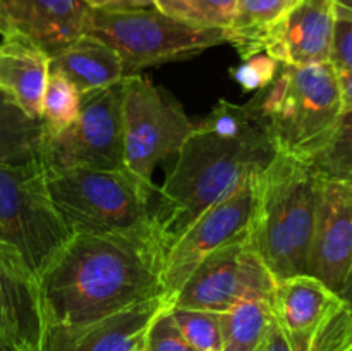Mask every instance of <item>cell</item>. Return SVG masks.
<instances>
[{"label": "cell", "mask_w": 352, "mask_h": 351, "mask_svg": "<svg viewBox=\"0 0 352 351\" xmlns=\"http://www.w3.org/2000/svg\"><path fill=\"white\" fill-rule=\"evenodd\" d=\"M278 67H280V62L270 57L267 52H260V54L244 58L237 67L230 69V76L246 92H261L274 81Z\"/></svg>", "instance_id": "obj_29"}, {"label": "cell", "mask_w": 352, "mask_h": 351, "mask_svg": "<svg viewBox=\"0 0 352 351\" xmlns=\"http://www.w3.org/2000/svg\"><path fill=\"white\" fill-rule=\"evenodd\" d=\"M237 0H155V9L175 21L205 30H227Z\"/></svg>", "instance_id": "obj_24"}, {"label": "cell", "mask_w": 352, "mask_h": 351, "mask_svg": "<svg viewBox=\"0 0 352 351\" xmlns=\"http://www.w3.org/2000/svg\"><path fill=\"white\" fill-rule=\"evenodd\" d=\"M344 351H352V344H351L349 348H346V350H344Z\"/></svg>", "instance_id": "obj_36"}, {"label": "cell", "mask_w": 352, "mask_h": 351, "mask_svg": "<svg viewBox=\"0 0 352 351\" xmlns=\"http://www.w3.org/2000/svg\"><path fill=\"white\" fill-rule=\"evenodd\" d=\"M50 55L24 38L9 34L0 41V92L26 116L41 123Z\"/></svg>", "instance_id": "obj_18"}, {"label": "cell", "mask_w": 352, "mask_h": 351, "mask_svg": "<svg viewBox=\"0 0 352 351\" xmlns=\"http://www.w3.org/2000/svg\"><path fill=\"white\" fill-rule=\"evenodd\" d=\"M50 71L67 78L81 95L119 85L126 78L119 54L89 34L78 38L52 55Z\"/></svg>", "instance_id": "obj_19"}, {"label": "cell", "mask_w": 352, "mask_h": 351, "mask_svg": "<svg viewBox=\"0 0 352 351\" xmlns=\"http://www.w3.org/2000/svg\"><path fill=\"white\" fill-rule=\"evenodd\" d=\"M81 109V93L74 85L58 72L50 71L45 86L41 126L43 136L62 133L76 123Z\"/></svg>", "instance_id": "obj_23"}, {"label": "cell", "mask_w": 352, "mask_h": 351, "mask_svg": "<svg viewBox=\"0 0 352 351\" xmlns=\"http://www.w3.org/2000/svg\"><path fill=\"white\" fill-rule=\"evenodd\" d=\"M258 174L251 176L226 198L206 209L165 253L162 286L164 298L172 305L186 279L208 255L250 233L256 203Z\"/></svg>", "instance_id": "obj_11"}, {"label": "cell", "mask_w": 352, "mask_h": 351, "mask_svg": "<svg viewBox=\"0 0 352 351\" xmlns=\"http://www.w3.org/2000/svg\"><path fill=\"white\" fill-rule=\"evenodd\" d=\"M318 174L352 181V112H344L332 140L311 160Z\"/></svg>", "instance_id": "obj_27"}, {"label": "cell", "mask_w": 352, "mask_h": 351, "mask_svg": "<svg viewBox=\"0 0 352 351\" xmlns=\"http://www.w3.org/2000/svg\"><path fill=\"white\" fill-rule=\"evenodd\" d=\"M336 3H337V6L346 7V9L352 10V0H336Z\"/></svg>", "instance_id": "obj_35"}, {"label": "cell", "mask_w": 352, "mask_h": 351, "mask_svg": "<svg viewBox=\"0 0 352 351\" xmlns=\"http://www.w3.org/2000/svg\"><path fill=\"white\" fill-rule=\"evenodd\" d=\"M299 0H237L227 43L232 45L239 57L248 58L263 52V43L272 28L298 3Z\"/></svg>", "instance_id": "obj_20"}, {"label": "cell", "mask_w": 352, "mask_h": 351, "mask_svg": "<svg viewBox=\"0 0 352 351\" xmlns=\"http://www.w3.org/2000/svg\"><path fill=\"white\" fill-rule=\"evenodd\" d=\"M336 16V0H299L267 34L263 52L289 65L330 62Z\"/></svg>", "instance_id": "obj_16"}, {"label": "cell", "mask_w": 352, "mask_h": 351, "mask_svg": "<svg viewBox=\"0 0 352 351\" xmlns=\"http://www.w3.org/2000/svg\"><path fill=\"white\" fill-rule=\"evenodd\" d=\"M195 124L181 103L141 74L122 79L124 165L153 182L162 160L175 155Z\"/></svg>", "instance_id": "obj_8"}, {"label": "cell", "mask_w": 352, "mask_h": 351, "mask_svg": "<svg viewBox=\"0 0 352 351\" xmlns=\"http://www.w3.org/2000/svg\"><path fill=\"white\" fill-rule=\"evenodd\" d=\"M0 34H2V36H6L7 34V26H6V21H3V16H2V9H0Z\"/></svg>", "instance_id": "obj_34"}, {"label": "cell", "mask_w": 352, "mask_h": 351, "mask_svg": "<svg viewBox=\"0 0 352 351\" xmlns=\"http://www.w3.org/2000/svg\"><path fill=\"white\" fill-rule=\"evenodd\" d=\"M45 169L124 167L122 81L81 95L76 123L54 136H41Z\"/></svg>", "instance_id": "obj_9"}, {"label": "cell", "mask_w": 352, "mask_h": 351, "mask_svg": "<svg viewBox=\"0 0 352 351\" xmlns=\"http://www.w3.org/2000/svg\"><path fill=\"white\" fill-rule=\"evenodd\" d=\"M272 313L294 351H311L327 323L347 305L346 299L311 274L275 281Z\"/></svg>", "instance_id": "obj_14"}, {"label": "cell", "mask_w": 352, "mask_h": 351, "mask_svg": "<svg viewBox=\"0 0 352 351\" xmlns=\"http://www.w3.org/2000/svg\"><path fill=\"white\" fill-rule=\"evenodd\" d=\"M340 296H342V298L346 299V301L352 306V270L349 274V279H347V282H346V288H344L342 295H340Z\"/></svg>", "instance_id": "obj_33"}, {"label": "cell", "mask_w": 352, "mask_h": 351, "mask_svg": "<svg viewBox=\"0 0 352 351\" xmlns=\"http://www.w3.org/2000/svg\"><path fill=\"white\" fill-rule=\"evenodd\" d=\"M318 181L311 162L282 151L258 174L248 241L275 281L308 274Z\"/></svg>", "instance_id": "obj_3"}, {"label": "cell", "mask_w": 352, "mask_h": 351, "mask_svg": "<svg viewBox=\"0 0 352 351\" xmlns=\"http://www.w3.org/2000/svg\"><path fill=\"white\" fill-rule=\"evenodd\" d=\"M172 305H164L153 317L144 336V351H196L186 341L170 312Z\"/></svg>", "instance_id": "obj_28"}, {"label": "cell", "mask_w": 352, "mask_h": 351, "mask_svg": "<svg viewBox=\"0 0 352 351\" xmlns=\"http://www.w3.org/2000/svg\"><path fill=\"white\" fill-rule=\"evenodd\" d=\"M71 236L48 191L40 153L0 165V240L19 251L36 279Z\"/></svg>", "instance_id": "obj_6"}, {"label": "cell", "mask_w": 352, "mask_h": 351, "mask_svg": "<svg viewBox=\"0 0 352 351\" xmlns=\"http://www.w3.org/2000/svg\"><path fill=\"white\" fill-rule=\"evenodd\" d=\"M275 153L253 98L244 105L219 100L195 124L158 188L155 224L167 250L206 209L260 174Z\"/></svg>", "instance_id": "obj_2"}, {"label": "cell", "mask_w": 352, "mask_h": 351, "mask_svg": "<svg viewBox=\"0 0 352 351\" xmlns=\"http://www.w3.org/2000/svg\"><path fill=\"white\" fill-rule=\"evenodd\" d=\"M344 112H352V71H337Z\"/></svg>", "instance_id": "obj_32"}, {"label": "cell", "mask_w": 352, "mask_h": 351, "mask_svg": "<svg viewBox=\"0 0 352 351\" xmlns=\"http://www.w3.org/2000/svg\"><path fill=\"white\" fill-rule=\"evenodd\" d=\"M43 126L0 92V165L21 164L40 153Z\"/></svg>", "instance_id": "obj_22"}, {"label": "cell", "mask_w": 352, "mask_h": 351, "mask_svg": "<svg viewBox=\"0 0 352 351\" xmlns=\"http://www.w3.org/2000/svg\"><path fill=\"white\" fill-rule=\"evenodd\" d=\"M258 351H265V344H263V346H261V348H260V350H258Z\"/></svg>", "instance_id": "obj_37"}, {"label": "cell", "mask_w": 352, "mask_h": 351, "mask_svg": "<svg viewBox=\"0 0 352 351\" xmlns=\"http://www.w3.org/2000/svg\"><path fill=\"white\" fill-rule=\"evenodd\" d=\"M352 270V181L320 174L308 274L342 295Z\"/></svg>", "instance_id": "obj_12"}, {"label": "cell", "mask_w": 352, "mask_h": 351, "mask_svg": "<svg viewBox=\"0 0 352 351\" xmlns=\"http://www.w3.org/2000/svg\"><path fill=\"white\" fill-rule=\"evenodd\" d=\"M253 100L275 150L308 162L329 145L344 114L330 62L280 64L274 81Z\"/></svg>", "instance_id": "obj_4"}, {"label": "cell", "mask_w": 352, "mask_h": 351, "mask_svg": "<svg viewBox=\"0 0 352 351\" xmlns=\"http://www.w3.org/2000/svg\"><path fill=\"white\" fill-rule=\"evenodd\" d=\"M0 351H7V350H2V348H0Z\"/></svg>", "instance_id": "obj_38"}, {"label": "cell", "mask_w": 352, "mask_h": 351, "mask_svg": "<svg viewBox=\"0 0 352 351\" xmlns=\"http://www.w3.org/2000/svg\"><path fill=\"white\" fill-rule=\"evenodd\" d=\"M112 47L124 64V76L140 74L155 65L199 55L206 48L227 43L226 30H205L175 21L155 7L129 10L93 9L88 28Z\"/></svg>", "instance_id": "obj_7"}, {"label": "cell", "mask_w": 352, "mask_h": 351, "mask_svg": "<svg viewBox=\"0 0 352 351\" xmlns=\"http://www.w3.org/2000/svg\"><path fill=\"white\" fill-rule=\"evenodd\" d=\"M167 246L157 224L117 233H76L38 277L45 323L95 322L164 296Z\"/></svg>", "instance_id": "obj_1"}, {"label": "cell", "mask_w": 352, "mask_h": 351, "mask_svg": "<svg viewBox=\"0 0 352 351\" xmlns=\"http://www.w3.org/2000/svg\"><path fill=\"white\" fill-rule=\"evenodd\" d=\"M167 303L160 296L95 322L79 326L48 323L41 351H144L148 326Z\"/></svg>", "instance_id": "obj_15"}, {"label": "cell", "mask_w": 352, "mask_h": 351, "mask_svg": "<svg viewBox=\"0 0 352 351\" xmlns=\"http://www.w3.org/2000/svg\"><path fill=\"white\" fill-rule=\"evenodd\" d=\"M352 344V306L347 303L337 315L327 323L325 329L316 339L311 351H344ZM265 351H294L280 327L272 323L265 339Z\"/></svg>", "instance_id": "obj_26"}, {"label": "cell", "mask_w": 352, "mask_h": 351, "mask_svg": "<svg viewBox=\"0 0 352 351\" xmlns=\"http://www.w3.org/2000/svg\"><path fill=\"white\" fill-rule=\"evenodd\" d=\"M272 323L270 299H241L222 313V351H258Z\"/></svg>", "instance_id": "obj_21"}, {"label": "cell", "mask_w": 352, "mask_h": 351, "mask_svg": "<svg viewBox=\"0 0 352 351\" xmlns=\"http://www.w3.org/2000/svg\"><path fill=\"white\" fill-rule=\"evenodd\" d=\"M7 34L55 55L88 34L93 9L85 0H0Z\"/></svg>", "instance_id": "obj_17"}, {"label": "cell", "mask_w": 352, "mask_h": 351, "mask_svg": "<svg viewBox=\"0 0 352 351\" xmlns=\"http://www.w3.org/2000/svg\"><path fill=\"white\" fill-rule=\"evenodd\" d=\"M179 330L196 351H222V313L172 306Z\"/></svg>", "instance_id": "obj_25"}, {"label": "cell", "mask_w": 352, "mask_h": 351, "mask_svg": "<svg viewBox=\"0 0 352 351\" xmlns=\"http://www.w3.org/2000/svg\"><path fill=\"white\" fill-rule=\"evenodd\" d=\"M45 327L36 275L12 244L0 240V348L41 351Z\"/></svg>", "instance_id": "obj_13"}, {"label": "cell", "mask_w": 352, "mask_h": 351, "mask_svg": "<svg viewBox=\"0 0 352 351\" xmlns=\"http://www.w3.org/2000/svg\"><path fill=\"white\" fill-rule=\"evenodd\" d=\"M330 64L336 71H352V10L337 6Z\"/></svg>", "instance_id": "obj_30"}, {"label": "cell", "mask_w": 352, "mask_h": 351, "mask_svg": "<svg viewBox=\"0 0 352 351\" xmlns=\"http://www.w3.org/2000/svg\"><path fill=\"white\" fill-rule=\"evenodd\" d=\"M275 277L248 236L205 258L186 279L172 306L223 313L246 298L272 299Z\"/></svg>", "instance_id": "obj_10"}, {"label": "cell", "mask_w": 352, "mask_h": 351, "mask_svg": "<svg viewBox=\"0 0 352 351\" xmlns=\"http://www.w3.org/2000/svg\"><path fill=\"white\" fill-rule=\"evenodd\" d=\"M85 2L91 9L98 10H129L155 7V0H85Z\"/></svg>", "instance_id": "obj_31"}, {"label": "cell", "mask_w": 352, "mask_h": 351, "mask_svg": "<svg viewBox=\"0 0 352 351\" xmlns=\"http://www.w3.org/2000/svg\"><path fill=\"white\" fill-rule=\"evenodd\" d=\"M47 184L72 234L117 233L155 224L157 193L124 165L120 169H47Z\"/></svg>", "instance_id": "obj_5"}]
</instances>
